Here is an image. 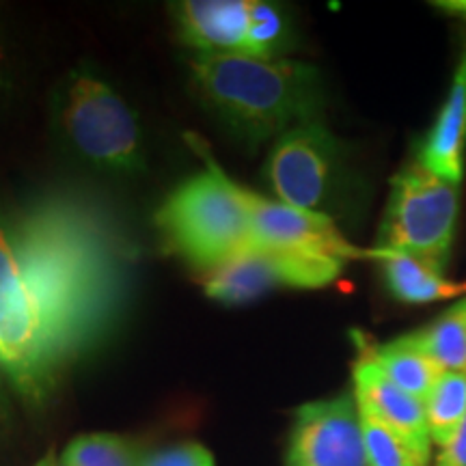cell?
Returning <instances> with one entry per match:
<instances>
[{
  "instance_id": "cell-1",
  "label": "cell",
  "mask_w": 466,
  "mask_h": 466,
  "mask_svg": "<svg viewBox=\"0 0 466 466\" xmlns=\"http://www.w3.org/2000/svg\"><path fill=\"white\" fill-rule=\"evenodd\" d=\"M7 214L17 289L58 384L126 318L137 248L115 209L80 188L48 190Z\"/></svg>"
},
{
  "instance_id": "cell-2",
  "label": "cell",
  "mask_w": 466,
  "mask_h": 466,
  "mask_svg": "<svg viewBox=\"0 0 466 466\" xmlns=\"http://www.w3.org/2000/svg\"><path fill=\"white\" fill-rule=\"evenodd\" d=\"M192 83L203 104L253 147L322 119L326 104L319 69L299 61L199 55L192 61Z\"/></svg>"
},
{
  "instance_id": "cell-3",
  "label": "cell",
  "mask_w": 466,
  "mask_h": 466,
  "mask_svg": "<svg viewBox=\"0 0 466 466\" xmlns=\"http://www.w3.org/2000/svg\"><path fill=\"white\" fill-rule=\"evenodd\" d=\"M199 149V147H197ZM206 171L175 188L156 214L168 250L197 270L212 272L258 247L242 186L206 154Z\"/></svg>"
},
{
  "instance_id": "cell-4",
  "label": "cell",
  "mask_w": 466,
  "mask_h": 466,
  "mask_svg": "<svg viewBox=\"0 0 466 466\" xmlns=\"http://www.w3.org/2000/svg\"><path fill=\"white\" fill-rule=\"evenodd\" d=\"M52 116L66 147L85 165L108 175H134L145 168L137 113L91 67H74L58 83Z\"/></svg>"
},
{
  "instance_id": "cell-5",
  "label": "cell",
  "mask_w": 466,
  "mask_h": 466,
  "mask_svg": "<svg viewBox=\"0 0 466 466\" xmlns=\"http://www.w3.org/2000/svg\"><path fill=\"white\" fill-rule=\"evenodd\" d=\"M458 214L460 186L445 182L415 158L393 175L378 248L415 255L445 270Z\"/></svg>"
},
{
  "instance_id": "cell-6",
  "label": "cell",
  "mask_w": 466,
  "mask_h": 466,
  "mask_svg": "<svg viewBox=\"0 0 466 466\" xmlns=\"http://www.w3.org/2000/svg\"><path fill=\"white\" fill-rule=\"evenodd\" d=\"M266 177L285 206L333 218L346 190V149L322 119L291 127L272 145Z\"/></svg>"
},
{
  "instance_id": "cell-7",
  "label": "cell",
  "mask_w": 466,
  "mask_h": 466,
  "mask_svg": "<svg viewBox=\"0 0 466 466\" xmlns=\"http://www.w3.org/2000/svg\"><path fill=\"white\" fill-rule=\"evenodd\" d=\"M346 261L296 250L253 247L206 279V296L220 305H247L277 288L318 289L341 275Z\"/></svg>"
},
{
  "instance_id": "cell-8",
  "label": "cell",
  "mask_w": 466,
  "mask_h": 466,
  "mask_svg": "<svg viewBox=\"0 0 466 466\" xmlns=\"http://www.w3.org/2000/svg\"><path fill=\"white\" fill-rule=\"evenodd\" d=\"M0 374L15 393L31 404H42L55 391L42 346L35 335L15 281L9 214L0 206Z\"/></svg>"
},
{
  "instance_id": "cell-9",
  "label": "cell",
  "mask_w": 466,
  "mask_h": 466,
  "mask_svg": "<svg viewBox=\"0 0 466 466\" xmlns=\"http://www.w3.org/2000/svg\"><path fill=\"white\" fill-rule=\"evenodd\" d=\"M288 466H370L354 393L302 404L291 423Z\"/></svg>"
},
{
  "instance_id": "cell-10",
  "label": "cell",
  "mask_w": 466,
  "mask_h": 466,
  "mask_svg": "<svg viewBox=\"0 0 466 466\" xmlns=\"http://www.w3.org/2000/svg\"><path fill=\"white\" fill-rule=\"evenodd\" d=\"M242 195L250 214L255 242L261 247L296 250V253L341 261L378 259V248H360L350 242L333 218L266 199L244 186Z\"/></svg>"
},
{
  "instance_id": "cell-11",
  "label": "cell",
  "mask_w": 466,
  "mask_h": 466,
  "mask_svg": "<svg viewBox=\"0 0 466 466\" xmlns=\"http://www.w3.org/2000/svg\"><path fill=\"white\" fill-rule=\"evenodd\" d=\"M354 398L363 415L404 436L423 458H432V439L425 421L423 401L401 391L363 352L354 365Z\"/></svg>"
},
{
  "instance_id": "cell-12",
  "label": "cell",
  "mask_w": 466,
  "mask_h": 466,
  "mask_svg": "<svg viewBox=\"0 0 466 466\" xmlns=\"http://www.w3.org/2000/svg\"><path fill=\"white\" fill-rule=\"evenodd\" d=\"M173 15L184 44L201 55H247L250 0H184Z\"/></svg>"
},
{
  "instance_id": "cell-13",
  "label": "cell",
  "mask_w": 466,
  "mask_h": 466,
  "mask_svg": "<svg viewBox=\"0 0 466 466\" xmlns=\"http://www.w3.org/2000/svg\"><path fill=\"white\" fill-rule=\"evenodd\" d=\"M417 160L445 182L462 184L466 171V39L450 93L419 147Z\"/></svg>"
},
{
  "instance_id": "cell-14",
  "label": "cell",
  "mask_w": 466,
  "mask_h": 466,
  "mask_svg": "<svg viewBox=\"0 0 466 466\" xmlns=\"http://www.w3.org/2000/svg\"><path fill=\"white\" fill-rule=\"evenodd\" d=\"M376 261H380L387 289L395 300L404 305H428V302L466 296V281H451L442 275V268L415 255L378 248Z\"/></svg>"
},
{
  "instance_id": "cell-15",
  "label": "cell",
  "mask_w": 466,
  "mask_h": 466,
  "mask_svg": "<svg viewBox=\"0 0 466 466\" xmlns=\"http://www.w3.org/2000/svg\"><path fill=\"white\" fill-rule=\"evenodd\" d=\"M359 343L360 352L374 360L389 380L419 401H425L442 374L441 367L428 357L421 343L417 341L415 333H408L387 343H376V346H367L365 339H359Z\"/></svg>"
},
{
  "instance_id": "cell-16",
  "label": "cell",
  "mask_w": 466,
  "mask_h": 466,
  "mask_svg": "<svg viewBox=\"0 0 466 466\" xmlns=\"http://www.w3.org/2000/svg\"><path fill=\"white\" fill-rule=\"evenodd\" d=\"M415 337L442 371L466 374V296L453 302L432 324L415 330Z\"/></svg>"
},
{
  "instance_id": "cell-17",
  "label": "cell",
  "mask_w": 466,
  "mask_h": 466,
  "mask_svg": "<svg viewBox=\"0 0 466 466\" xmlns=\"http://www.w3.org/2000/svg\"><path fill=\"white\" fill-rule=\"evenodd\" d=\"M423 406L432 445L445 447L466 421L464 371H442Z\"/></svg>"
},
{
  "instance_id": "cell-18",
  "label": "cell",
  "mask_w": 466,
  "mask_h": 466,
  "mask_svg": "<svg viewBox=\"0 0 466 466\" xmlns=\"http://www.w3.org/2000/svg\"><path fill=\"white\" fill-rule=\"evenodd\" d=\"M145 453L137 442L119 434L76 436L63 450L58 466H143Z\"/></svg>"
},
{
  "instance_id": "cell-19",
  "label": "cell",
  "mask_w": 466,
  "mask_h": 466,
  "mask_svg": "<svg viewBox=\"0 0 466 466\" xmlns=\"http://www.w3.org/2000/svg\"><path fill=\"white\" fill-rule=\"evenodd\" d=\"M289 39V25L285 11L275 3L250 0V26L247 55L255 58H275L285 50Z\"/></svg>"
},
{
  "instance_id": "cell-20",
  "label": "cell",
  "mask_w": 466,
  "mask_h": 466,
  "mask_svg": "<svg viewBox=\"0 0 466 466\" xmlns=\"http://www.w3.org/2000/svg\"><path fill=\"white\" fill-rule=\"evenodd\" d=\"M360 423H363L370 466H430V460L423 458L404 436L393 432L391 428L363 415V412H360Z\"/></svg>"
},
{
  "instance_id": "cell-21",
  "label": "cell",
  "mask_w": 466,
  "mask_h": 466,
  "mask_svg": "<svg viewBox=\"0 0 466 466\" xmlns=\"http://www.w3.org/2000/svg\"><path fill=\"white\" fill-rule=\"evenodd\" d=\"M143 466H214V458L199 442H179L149 453Z\"/></svg>"
},
{
  "instance_id": "cell-22",
  "label": "cell",
  "mask_w": 466,
  "mask_h": 466,
  "mask_svg": "<svg viewBox=\"0 0 466 466\" xmlns=\"http://www.w3.org/2000/svg\"><path fill=\"white\" fill-rule=\"evenodd\" d=\"M432 466H466V421L458 434L445 447H441V453Z\"/></svg>"
},
{
  "instance_id": "cell-23",
  "label": "cell",
  "mask_w": 466,
  "mask_h": 466,
  "mask_svg": "<svg viewBox=\"0 0 466 466\" xmlns=\"http://www.w3.org/2000/svg\"><path fill=\"white\" fill-rule=\"evenodd\" d=\"M9 85V61H7V50H5L3 35H0V96L7 91Z\"/></svg>"
},
{
  "instance_id": "cell-24",
  "label": "cell",
  "mask_w": 466,
  "mask_h": 466,
  "mask_svg": "<svg viewBox=\"0 0 466 466\" xmlns=\"http://www.w3.org/2000/svg\"><path fill=\"white\" fill-rule=\"evenodd\" d=\"M436 7H442V11L450 15H456L460 20L466 22V0H450V3H434Z\"/></svg>"
},
{
  "instance_id": "cell-25",
  "label": "cell",
  "mask_w": 466,
  "mask_h": 466,
  "mask_svg": "<svg viewBox=\"0 0 466 466\" xmlns=\"http://www.w3.org/2000/svg\"><path fill=\"white\" fill-rule=\"evenodd\" d=\"M35 466H58V458L55 456V451H48Z\"/></svg>"
},
{
  "instance_id": "cell-26",
  "label": "cell",
  "mask_w": 466,
  "mask_h": 466,
  "mask_svg": "<svg viewBox=\"0 0 466 466\" xmlns=\"http://www.w3.org/2000/svg\"><path fill=\"white\" fill-rule=\"evenodd\" d=\"M3 376V374H0ZM7 415V400H5V391H3V380H0V419Z\"/></svg>"
}]
</instances>
